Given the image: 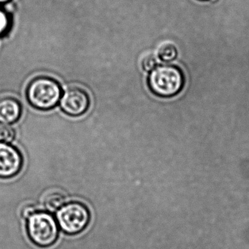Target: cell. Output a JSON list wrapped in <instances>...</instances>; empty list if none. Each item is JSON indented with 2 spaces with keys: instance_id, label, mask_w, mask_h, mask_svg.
<instances>
[{
  "instance_id": "cell-1",
  "label": "cell",
  "mask_w": 249,
  "mask_h": 249,
  "mask_svg": "<svg viewBox=\"0 0 249 249\" xmlns=\"http://www.w3.org/2000/svg\"><path fill=\"white\" fill-rule=\"evenodd\" d=\"M61 89L58 82L47 76L35 77L26 89V97L30 105L39 110L52 109L61 99Z\"/></svg>"
},
{
  "instance_id": "cell-2",
  "label": "cell",
  "mask_w": 249,
  "mask_h": 249,
  "mask_svg": "<svg viewBox=\"0 0 249 249\" xmlns=\"http://www.w3.org/2000/svg\"><path fill=\"white\" fill-rule=\"evenodd\" d=\"M184 77L179 69L174 66L156 67L149 77L151 90L161 97H172L182 90Z\"/></svg>"
},
{
  "instance_id": "cell-3",
  "label": "cell",
  "mask_w": 249,
  "mask_h": 249,
  "mask_svg": "<svg viewBox=\"0 0 249 249\" xmlns=\"http://www.w3.org/2000/svg\"><path fill=\"white\" fill-rule=\"evenodd\" d=\"M27 232L38 247H51L58 238V225L51 213L38 212L28 219Z\"/></svg>"
},
{
  "instance_id": "cell-4",
  "label": "cell",
  "mask_w": 249,
  "mask_h": 249,
  "mask_svg": "<svg viewBox=\"0 0 249 249\" xmlns=\"http://www.w3.org/2000/svg\"><path fill=\"white\" fill-rule=\"evenodd\" d=\"M57 220L62 231L68 235H76L87 227L90 221V212L80 202L66 203L57 213Z\"/></svg>"
},
{
  "instance_id": "cell-5",
  "label": "cell",
  "mask_w": 249,
  "mask_h": 249,
  "mask_svg": "<svg viewBox=\"0 0 249 249\" xmlns=\"http://www.w3.org/2000/svg\"><path fill=\"white\" fill-rule=\"evenodd\" d=\"M90 99L86 90L79 87L66 89L60 99V107L63 112L70 116L83 115L89 109Z\"/></svg>"
},
{
  "instance_id": "cell-6",
  "label": "cell",
  "mask_w": 249,
  "mask_h": 249,
  "mask_svg": "<svg viewBox=\"0 0 249 249\" xmlns=\"http://www.w3.org/2000/svg\"><path fill=\"white\" fill-rule=\"evenodd\" d=\"M23 165L19 149L10 143H0V178H9L17 175Z\"/></svg>"
},
{
  "instance_id": "cell-7",
  "label": "cell",
  "mask_w": 249,
  "mask_h": 249,
  "mask_svg": "<svg viewBox=\"0 0 249 249\" xmlns=\"http://www.w3.org/2000/svg\"><path fill=\"white\" fill-rule=\"evenodd\" d=\"M21 106L19 101L11 97L0 99V124H10L19 121Z\"/></svg>"
},
{
  "instance_id": "cell-8",
  "label": "cell",
  "mask_w": 249,
  "mask_h": 249,
  "mask_svg": "<svg viewBox=\"0 0 249 249\" xmlns=\"http://www.w3.org/2000/svg\"><path fill=\"white\" fill-rule=\"evenodd\" d=\"M66 197L60 192H53L45 196L44 199V205L46 209L51 212L59 210L66 204Z\"/></svg>"
},
{
  "instance_id": "cell-9",
  "label": "cell",
  "mask_w": 249,
  "mask_h": 249,
  "mask_svg": "<svg viewBox=\"0 0 249 249\" xmlns=\"http://www.w3.org/2000/svg\"><path fill=\"white\" fill-rule=\"evenodd\" d=\"M177 49L172 42L166 41L162 42L157 48V55L162 61H171L177 56Z\"/></svg>"
},
{
  "instance_id": "cell-10",
  "label": "cell",
  "mask_w": 249,
  "mask_h": 249,
  "mask_svg": "<svg viewBox=\"0 0 249 249\" xmlns=\"http://www.w3.org/2000/svg\"><path fill=\"white\" fill-rule=\"evenodd\" d=\"M16 136L14 128L10 124H0V143H9Z\"/></svg>"
},
{
  "instance_id": "cell-11",
  "label": "cell",
  "mask_w": 249,
  "mask_h": 249,
  "mask_svg": "<svg viewBox=\"0 0 249 249\" xmlns=\"http://www.w3.org/2000/svg\"><path fill=\"white\" fill-rule=\"evenodd\" d=\"M11 19L10 15L4 9L0 7V36L5 34L10 29Z\"/></svg>"
},
{
  "instance_id": "cell-12",
  "label": "cell",
  "mask_w": 249,
  "mask_h": 249,
  "mask_svg": "<svg viewBox=\"0 0 249 249\" xmlns=\"http://www.w3.org/2000/svg\"><path fill=\"white\" fill-rule=\"evenodd\" d=\"M156 64H157L156 58L153 54H147L142 58V68L146 71H150L153 70V69L156 67Z\"/></svg>"
},
{
  "instance_id": "cell-13",
  "label": "cell",
  "mask_w": 249,
  "mask_h": 249,
  "mask_svg": "<svg viewBox=\"0 0 249 249\" xmlns=\"http://www.w3.org/2000/svg\"><path fill=\"white\" fill-rule=\"evenodd\" d=\"M36 212H38V209L35 205L28 204L22 209L21 215L24 219H28Z\"/></svg>"
},
{
  "instance_id": "cell-14",
  "label": "cell",
  "mask_w": 249,
  "mask_h": 249,
  "mask_svg": "<svg viewBox=\"0 0 249 249\" xmlns=\"http://www.w3.org/2000/svg\"><path fill=\"white\" fill-rule=\"evenodd\" d=\"M10 0H0V4H4V3L8 2Z\"/></svg>"
},
{
  "instance_id": "cell-15",
  "label": "cell",
  "mask_w": 249,
  "mask_h": 249,
  "mask_svg": "<svg viewBox=\"0 0 249 249\" xmlns=\"http://www.w3.org/2000/svg\"><path fill=\"white\" fill-rule=\"evenodd\" d=\"M201 1H209V0H201ZM211 1H213V0H211Z\"/></svg>"
}]
</instances>
